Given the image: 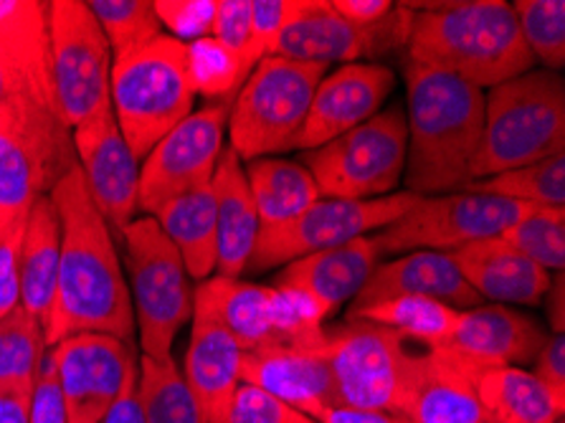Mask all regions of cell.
I'll return each mask as SVG.
<instances>
[{
  "label": "cell",
  "mask_w": 565,
  "mask_h": 423,
  "mask_svg": "<svg viewBox=\"0 0 565 423\" xmlns=\"http://www.w3.org/2000/svg\"><path fill=\"white\" fill-rule=\"evenodd\" d=\"M340 19H345L355 29H371L393 11L391 0H330Z\"/></svg>",
  "instance_id": "cell-48"
},
{
  "label": "cell",
  "mask_w": 565,
  "mask_h": 423,
  "mask_svg": "<svg viewBox=\"0 0 565 423\" xmlns=\"http://www.w3.org/2000/svg\"><path fill=\"white\" fill-rule=\"evenodd\" d=\"M193 302L216 315L244 352L279 345L277 325H274V287L211 276L195 287Z\"/></svg>",
  "instance_id": "cell-28"
},
{
  "label": "cell",
  "mask_w": 565,
  "mask_h": 423,
  "mask_svg": "<svg viewBox=\"0 0 565 423\" xmlns=\"http://www.w3.org/2000/svg\"><path fill=\"white\" fill-rule=\"evenodd\" d=\"M565 152V80L530 68L484 94L482 140L472 183Z\"/></svg>",
  "instance_id": "cell-4"
},
{
  "label": "cell",
  "mask_w": 565,
  "mask_h": 423,
  "mask_svg": "<svg viewBox=\"0 0 565 423\" xmlns=\"http://www.w3.org/2000/svg\"><path fill=\"white\" fill-rule=\"evenodd\" d=\"M401 423H411V421H406V419H401Z\"/></svg>",
  "instance_id": "cell-54"
},
{
  "label": "cell",
  "mask_w": 565,
  "mask_h": 423,
  "mask_svg": "<svg viewBox=\"0 0 565 423\" xmlns=\"http://www.w3.org/2000/svg\"><path fill=\"white\" fill-rule=\"evenodd\" d=\"M414 193L398 191L373 201L320 198L285 226L259 231L246 272H271L317 252H328L348 241L371 236L401 219L416 203Z\"/></svg>",
  "instance_id": "cell-11"
},
{
  "label": "cell",
  "mask_w": 565,
  "mask_h": 423,
  "mask_svg": "<svg viewBox=\"0 0 565 423\" xmlns=\"http://www.w3.org/2000/svg\"><path fill=\"white\" fill-rule=\"evenodd\" d=\"M408 62L492 89L535 68L515 11L504 0H451L414 6Z\"/></svg>",
  "instance_id": "cell-3"
},
{
  "label": "cell",
  "mask_w": 565,
  "mask_h": 423,
  "mask_svg": "<svg viewBox=\"0 0 565 423\" xmlns=\"http://www.w3.org/2000/svg\"><path fill=\"white\" fill-rule=\"evenodd\" d=\"M322 198L373 201L398 193L406 170V115L393 105L350 133L299 155Z\"/></svg>",
  "instance_id": "cell-9"
},
{
  "label": "cell",
  "mask_w": 565,
  "mask_h": 423,
  "mask_svg": "<svg viewBox=\"0 0 565 423\" xmlns=\"http://www.w3.org/2000/svg\"><path fill=\"white\" fill-rule=\"evenodd\" d=\"M231 102H211L203 109H193L145 155L140 166V211L145 215H152L178 195L211 183L226 150Z\"/></svg>",
  "instance_id": "cell-14"
},
{
  "label": "cell",
  "mask_w": 565,
  "mask_h": 423,
  "mask_svg": "<svg viewBox=\"0 0 565 423\" xmlns=\"http://www.w3.org/2000/svg\"><path fill=\"white\" fill-rule=\"evenodd\" d=\"M191 340L183 378L191 388L203 423H226L236 388L242 385L244 350L221 319L193 302Z\"/></svg>",
  "instance_id": "cell-20"
},
{
  "label": "cell",
  "mask_w": 565,
  "mask_h": 423,
  "mask_svg": "<svg viewBox=\"0 0 565 423\" xmlns=\"http://www.w3.org/2000/svg\"><path fill=\"white\" fill-rule=\"evenodd\" d=\"M479 368L449 348L406 350L396 416L411 423H490L477 395Z\"/></svg>",
  "instance_id": "cell-17"
},
{
  "label": "cell",
  "mask_w": 565,
  "mask_h": 423,
  "mask_svg": "<svg viewBox=\"0 0 565 423\" xmlns=\"http://www.w3.org/2000/svg\"><path fill=\"white\" fill-rule=\"evenodd\" d=\"M477 395L490 423H558L565 413L563 395L527 368H479Z\"/></svg>",
  "instance_id": "cell-31"
},
{
  "label": "cell",
  "mask_w": 565,
  "mask_h": 423,
  "mask_svg": "<svg viewBox=\"0 0 565 423\" xmlns=\"http://www.w3.org/2000/svg\"><path fill=\"white\" fill-rule=\"evenodd\" d=\"M242 383L262 388L264 393L317 421L340 405L324 358V338L320 342L274 345V348L244 352Z\"/></svg>",
  "instance_id": "cell-19"
},
{
  "label": "cell",
  "mask_w": 565,
  "mask_h": 423,
  "mask_svg": "<svg viewBox=\"0 0 565 423\" xmlns=\"http://www.w3.org/2000/svg\"><path fill=\"white\" fill-rule=\"evenodd\" d=\"M533 373L537 381L565 399V335H547L533 360Z\"/></svg>",
  "instance_id": "cell-47"
},
{
  "label": "cell",
  "mask_w": 565,
  "mask_h": 423,
  "mask_svg": "<svg viewBox=\"0 0 565 423\" xmlns=\"http://www.w3.org/2000/svg\"><path fill=\"white\" fill-rule=\"evenodd\" d=\"M558 423H563V421H558Z\"/></svg>",
  "instance_id": "cell-55"
},
{
  "label": "cell",
  "mask_w": 565,
  "mask_h": 423,
  "mask_svg": "<svg viewBox=\"0 0 565 423\" xmlns=\"http://www.w3.org/2000/svg\"><path fill=\"white\" fill-rule=\"evenodd\" d=\"M406 340L367 319L324 327V358L340 405L396 416Z\"/></svg>",
  "instance_id": "cell-13"
},
{
  "label": "cell",
  "mask_w": 565,
  "mask_h": 423,
  "mask_svg": "<svg viewBox=\"0 0 565 423\" xmlns=\"http://www.w3.org/2000/svg\"><path fill=\"white\" fill-rule=\"evenodd\" d=\"M0 62L25 97L51 112H58L54 74H51L49 3L0 0Z\"/></svg>",
  "instance_id": "cell-24"
},
{
  "label": "cell",
  "mask_w": 565,
  "mask_h": 423,
  "mask_svg": "<svg viewBox=\"0 0 565 423\" xmlns=\"http://www.w3.org/2000/svg\"><path fill=\"white\" fill-rule=\"evenodd\" d=\"M58 262H62V221H58L54 201L44 195L25 215L19 252L21 307L41 325L46 322L51 302H54Z\"/></svg>",
  "instance_id": "cell-29"
},
{
  "label": "cell",
  "mask_w": 565,
  "mask_h": 423,
  "mask_svg": "<svg viewBox=\"0 0 565 423\" xmlns=\"http://www.w3.org/2000/svg\"><path fill=\"white\" fill-rule=\"evenodd\" d=\"M102 423H145L140 401H137V378L125 388V393L119 395L117 403L107 411V416Z\"/></svg>",
  "instance_id": "cell-52"
},
{
  "label": "cell",
  "mask_w": 565,
  "mask_h": 423,
  "mask_svg": "<svg viewBox=\"0 0 565 423\" xmlns=\"http://www.w3.org/2000/svg\"><path fill=\"white\" fill-rule=\"evenodd\" d=\"M72 142L94 209L102 213L113 236L122 239L140 211V160L119 133L113 107L76 125Z\"/></svg>",
  "instance_id": "cell-16"
},
{
  "label": "cell",
  "mask_w": 565,
  "mask_h": 423,
  "mask_svg": "<svg viewBox=\"0 0 565 423\" xmlns=\"http://www.w3.org/2000/svg\"><path fill=\"white\" fill-rule=\"evenodd\" d=\"M156 13L168 36L191 43L211 36L216 0H156Z\"/></svg>",
  "instance_id": "cell-42"
},
{
  "label": "cell",
  "mask_w": 565,
  "mask_h": 423,
  "mask_svg": "<svg viewBox=\"0 0 565 423\" xmlns=\"http://www.w3.org/2000/svg\"><path fill=\"white\" fill-rule=\"evenodd\" d=\"M193 102L185 43L168 33L115 59L109 107L125 142L140 162L170 129L191 115Z\"/></svg>",
  "instance_id": "cell-5"
},
{
  "label": "cell",
  "mask_w": 565,
  "mask_h": 423,
  "mask_svg": "<svg viewBox=\"0 0 565 423\" xmlns=\"http://www.w3.org/2000/svg\"><path fill=\"white\" fill-rule=\"evenodd\" d=\"M23 226L25 221H21L19 226H13L3 239H0V319L21 307L19 252H21Z\"/></svg>",
  "instance_id": "cell-46"
},
{
  "label": "cell",
  "mask_w": 565,
  "mask_h": 423,
  "mask_svg": "<svg viewBox=\"0 0 565 423\" xmlns=\"http://www.w3.org/2000/svg\"><path fill=\"white\" fill-rule=\"evenodd\" d=\"M547 332L535 317L518 313L508 305H477L461 309L451 338L441 348H449L477 368L530 366L543 348Z\"/></svg>",
  "instance_id": "cell-21"
},
{
  "label": "cell",
  "mask_w": 565,
  "mask_h": 423,
  "mask_svg": "<svg viewBox=\"0 0 565 423\" xmlns=\"http://www.w3.org/2000/svg\"><path fill=\"white\" fill-rule=\"evenodd\" d=\"M185 51L193 92L211 102H231L249 76L242 59L211 36L185 43Z\"/></svg>",
  "instance_id": "cell-39"
},
{
  "label": "cell",
  "mask_w": 565,
  "mask_h": 423,
  "mask_svg": "<svg viewBox=\"0 0 565 423\" xmlns=\"http://www.w3.org/2000/svg\"><path fill=\"white\" fill-rule=\"evenodd\" d=\"M226 423H320L285 401L264 393L262 388L242 383L236 388Z\"/></svg>",
  "instance_id": "cell-43"
},
{
  "label": "cell",
  "mask_w": 565,
  "mask_h": 423,
  "mask_svg": "<svg viewBox=\"0 0 565 423\" xmlns=\"http://www.w3.org/2000/svg\"><path fill=\"white\" fill-rule=\"evenodd\" d=\"M449 254L469 287L492 305H541L553 279L502 236L472 241Z\"/></svg>",
  "instance_id": "cell-26"
},
{
  "label": "cell",
  "mask_w": 565,
  "mask_h": 423,
  "mask_svg": "<svg viewBox=\"0 0 565 423\" xmlns=\"http://www.w3.org/2000/svg\"><path fill=\"white\" fill-rule=\"evenodd\" d=\"M530 205L508 198L457 191L418 195L411 209L379 231L383 254L457 252L472 241L502 236Z\"/></svg>",
  "instance_id": "cell-12"
},
{
  "label": "cell",
  "mask_w": 565,
  "mask_h": 423,
  "mask_svg": "<svg viewBox=\"0 0 565 423\" xmlns=\"http://www.w3.org/2000/svg\"><path fill=\"white\" fill-rule=\"evenodd\" d=\"M64 393L68 423H102L137 378L132 342L99 332L72 335L49 348Z\"/></svg>",
  "instance_id": "cell-15"
},
{
  "label": "cell",
  "mask_w": 565,
  "mask_h": 423,
  "mask_svg": "<svg viewBox=\"0 0 565 423\" xmlns=\"http://www.w3.org/2000/svg\"><path fill=\"white\" fill-rule=\"evenodd\" d=\"M87 6L105 33L115 59L130 54L166 33L150 0H89Z\"/></svg>",
  "instance_id": "cell-40"
},
{
  "label": "cell",
  "mask_w": 565,
  "mask_h": 423,
  "mask_svg": "<svg viewBox=\"0 0 565 423\" xmlns=\"http://www.w3.org/2000/svg\"><path fill=\"white\" fill-rule=\"evenodd\" d=\"M213 193H216L218 221V258L216 274L226 279H242L252 252L259 239V215L246 180L244 162L234 150H224L216 172H213Z\"/></svg>",
  "instance_id": "cell-27"
},
{
  "label": "cell",
  "mask_w": 565,
  "mask_h": 423,
  "mask_svg": "<svg viewBox=\"0 0 565 423\" xmlns=\"http://www.w3.org/2000/svg\"><path fill=\"white\" fill-rule=\"evenodd\" d=\"M391 297H429L454 309L482 305V297L465 282L449 252H408L381 262L348 309Z\"/></svg>",
  "instance_id": "cell-23"
},
{
  "label": "cell",
  "mask_w": 565,
  "mask_h": 423,
  "mask_svg": "<svg viewBox=\"0 0 565 423\" xmlns=\"http://www.w3.org/2000/svg\"><path fill=\"white\" fill-rule=\"evenodd\" d=\"M46 352L44 325L23 307L0 319V388L31 391Z\"/></svg>",
  "instance_id": "cell-35"
},
{
  "label": "cell",
  "mask_w": 565,
  "mask_h": 423,
  "mask_svg": "<svg viewBox=\"0 0 565 423\" xmlns=\"http://www.w3.org/2000/svg\"><path fill=\"white\" fill-rule=\"evenodd\" d=\"M305 0H252V33L246 46V68H252L262 59L274 56V49L287 31V25L302 11Z\"/></svg>",
  "instance_id": "cell-41"
},
{
  "label": "cell",
  "mask_w": 565,
  "mask_h": 423,
  "mask_svg": "<svg viewBox=\"0 0 565 423\" xmlns=\"http://www.w3.org/2000/svg\"><path fill=\"white\" fill-rule=\"evenodd\" d=\"M125 264L130 276L135 327L145 358H170L175 335L193 317L195 289L178 248L152 215H137L125 229Z\"/></svg>",
  "instance_id": "cell-7"
},
{
  "label": "cell",
  "mask_w": 565,
  "mask_h": 423,
  "mask_svg": "<svg viewBox=\"0 0 565 423\" xmlns=\"http://www.w3.org/2000/svg\"><path fill=\"white\" fill-rule=\"evenodd\" d=\"M137 401L145 423H203L191 388L170 358H140L137 366Z\"/></svg>",
  "instance_id": "cell-34"
},
{
  "label": "cell",
  "mask_w": 565,
  "mask_h": 423,
  "mask_svg": "<svg viewBox=\"0 0 565 423\" xmlns=\"http://www.w3.org/2000/svg\"><path fill=\"white\" fill-rule=\"evenodd\" d=\"M520 254L535 262L547 274L565 266V205H530V209L502 233Z\"/></svg>",
  "instance_id": "cell-37"
},
{
  "label": "cell",
  "mask_w": 565,
  "mask_h": 423,
  "mask_svg": "<svg viewBox=\"0 0 565 423\" xmlns=\"http://www.w3.org/2000/svg\"><path fill=\"white\" fill-rule=\"evenodd\" d=\"M33 102L31 97H25V94L19 89V84L13 82V76L8 74V68L0 62V119L11 115V112L21 105V102Z\"/></svg>",
  "instance_id": "cell-53"
},
{
  "label": "cell",
  "mask_w": 565,
  "mask_h": 423,
  "mask_svg": "<svg viewBox=\"0 0 565 423\" xmlns=\"http://www.w3.org/2000/svg\"><path fill=\"white\" fill-rule=\"evenodd\" d=\"M396 89L393 68L375 62L342 64L320 80L310 112L297 137V150L307 152L350 133L379 115Z\"/></svg>",
  "instance_id": "cell-18"
},
{
  "label": "cell",
  "mask_w": 565,
  "mask_h": 423,
  "mask_svg": "<svg viewBox=\"0 0 565 423\" xmlns=\"http://www.w3.org/2000/svg\"><path fill=\"white\" fill-rule=\"evenodd\" d=\"M49 41L56 105L74 129L109 107L115 54L84 0H51Z\"/></svg>",
  "instance_id": "cell-10"
},
{
  "label": "cell",
  "mask_w": 565,
  "mask_h": 423,
  "mask_svg": "<svg viewBox=\"0 0 565 423\" xmlns=\"http://www.w3.org/2000/svg\"><path fill=\"white\" fill-rule=\"evenodd\" d=\"M170 244L181 254L191 279L205 282L216 274L218 258V221L213 183L178 195L152 213Z\"/></svg>",
  "instance_id": "cell-30"
},
{
  "label": "cell",
  "mask_w": 565,
  "mask_h": 423,
  "mask_svg": "<svg viewBox=\"0 0 565 423\" xmlns=\"http://www.w3.org/2000/svg\"><path fill=\"white\" fill-rule=\"evenodd\" d=\"M324 74L328 66L322 64L281 56L262 59L231 102L228 150H234L244 166L297 150V137Z\"/></svg>",
  "instance_id": "cell-6"
},
{
  "label": "cell",
  "mask_w": 565,
  "mask_h": 423,
  "mask_svg": "<svg viewBox=\"0 0 565 423\" xmlns=\"http://www.w3.org/2000/svg\"><path fill=\"white\" fill-rule=\"evenodd\" d=\"M565 276L563 272H555V279H551V287L545 292V313L547 322H551V335H563L565 332Z\"/></svg>",
  "instance_id": "cell-50"
},
{
  "label": "cell",
  "mask_w": 565,
  "mask_h": 423,
  "mask_svg": "<svg viewBox=\"0 0 565 423\" xmlns=\"http://www.w3.org/2000/svg\"><path fill=\"white\" fill-rule=\"evenodd\" d=\"M29 423H68L64 393H62V385H58L54 360H51L49 352L31 391Z\"/></svg>",
  "instance_id": "cell-45"
},
{
  "label": "cell",
  "mask_w": 565,
  "mask_h": 423,
  "mask_svg": "<svg viewBox=\"0 0 565 423\" xmlns=\"http://www.w3.org/2000/svg\"><path fill=\"white\" fill-rule=\"evenodd\" d=\"M244 170L259 215V231L285 226L322 198L312 172L299 160L259 158L246 162Z\"/></svg>",
  "instance_id": "cell-32"
},
{
  "label": "cell",
  "mask_w": 565,
  "mask_h": 423,
  "mask_svg": "<svg viewBox=\"0 0 565 423\" xmlns=\"http://www.w3.org/2000/svg\"><path fill=\"white\" fill-rule=\"evenodd\" d=\"M31 391H25V388H0V423H29Z\"/></svg>",
  "instance_id": "cell-49"
},
{
  "label": "cell",
  "mask_w": 565,
  "mask_h": 423,
  "mask_svg": "<svg viewBox=\"0 0 565 423\" xmlns=\"http://www.w3.org/2000/svg\"><path fill=\"white\" fill-rule=\"evenodd\" d=\"M320 423H401V416L385 411H367V409H350V405H335L330 409Z\"/></svg>",
  "instance_id": "cell-51"
},
{
  "label": "cell",
  "mask_w": 565,
  "mask_h": 423,
  "mask_svg": "<svg viewBox=\"0 0 565 423\" xmlns=\"http://www.w3.org/2000/svg\"><path fill=\"white\" fill-rule=\"evenodd\" d=\"M62 221V262H58L56 292L44 322L46 345L72 335L99 332L132 342L135 313L115 236L94 209L76 166L51 191Z\"/></svg>",
  "instance_id": "cell-1"
},
{
  "label": "cell",
  "mask_w": 565,
  "mask_h": 423,
  "mask_svg": "<svg viewBox=\"0 0 565 423\" xmlns=\"http://www.w3.org/2000/svg\"><path fill=\"white\" fill-rule=\"evenodd\" d=\"M515 11L522 43L535 64L561 72L565 64V3L563 0H518Z\"/></svg>",
  "instance_id": "cell-38"
},
{
  "label": "cell",
  "mask_w": 565,
  "mask_h": 423,
  "mask_svg": "<svg viewBox=\"0 0 565 423\" xmlns=\"http://www.w3.org/2000/svg\"><path fill=\"white\" fill-rule=\"evenodd\" d=\"M252 33V0H216L211 39L224 43L228 51L242 59L246 68V46ZM249 72V68H246Z\"/></svg>",
  "instance_id": "cell-44"
},
{
  "label": "cell",
  "mask_w": 565,
  "mask_h": 423,
  "mask_svg": "<svg viewBox=\"0 0 565 423\" xmlns=\"http://www.w3.org/2000/svg\"><path fill=\"white\" fill-rule=\"evenodd\" d=\"M383 256L379 233H371V236L353 239L342 246L281 266L271 287L302 289L320 302L332 317V313L358 297V292L363 289L375 266L383 262Z\"/></svg>",
  "instance_id": "cell-25"
},
{
  "label": "cell",
  "mask_w": 565,
  "mask_h": 423,
  "mask_svg": "<svg viewBox=\"0 0 565 423\" xmlns=\"http://www.w3.org/2000/svg\"><path fill=\"white\" fill-rule=\"evenodd\" d=\"M379 23L371 29H355L340 19L330 0H305L302 11L281 33L274 56L322 66L358 64L365 59L371 64V59L383 56Z\"/></svg>",
  "instance_id": "cell-22"
},
{
  "label": "cell",
  "mask_w": 565,
  "mask_h": 423,
  "mask_svg": "<svg viewBox=\"0 0 565 423\" xmlns=\"http://www.w3.org/2000/svg\"><path fill=\"white\" fill-rule=\"evenodd\" d=\"M74 168L72 129L58 112L25 99L0 119V239Z\"/></svg>",
  "instance_id": "cell-8"
},
{
  "label": "cell",
  "mask_w": 565,
  "mask_h": 423,
  "mask_svg": "<svg viewBox=\"0 0 565 423\" xmlns=\"http://www.w3.org/2000/svg\"><path fill=\"white\" fill-rule=\"evenodd\" d=\"M459 313L461 309L429 297H391L348 309V319H367L396 332L401 340L422 342L424 348H441L451 338Z\"/></svg>",
  "instance_id": "cell-33"
},
{
  "label": "cell",
  "mask_w": 565,
  "mask_h": 423,
  "mask_svg": "<svg viewBox=\"0 0 565 423\" xmlns=\"http://www.w3.org/2000/svg\"><path fill=\"white\" fill-rule=\"evenodd\" d=\"M465 191L508 198L525 205H565V152L500 176L475 180Z\"/></svg>",
  "instance_id": "cell-36"
},
{
  "label": "cell",
  "mask_w": 565,
  "mask_h": 423,
  "mask_svg": "<svg viewBox=\"0 0 565 423\" xmlns=\"http://www.w3.org/2000/svg\"><path fill=\"white\" fill-rule=\"evenodd\" d=\"M406 170L404 186L414 195L457 193L472 183V166L482 140L484 92L406 62Z\"/></svg>",
  "instance_id": "cell-2"
}]
</instances>
